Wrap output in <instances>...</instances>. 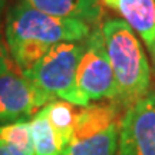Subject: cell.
<instances>
[{
	"label": "cell",
	"mask_w": 155,
	"mask_h": 155,
	"mask_svg": "<svg viewBox=\"0 0 155 155\" xmlns=\"http://www.w3.org/2000/svg\"><path fill=\"white\" fill-rule=\"evenodd\" d=\"M119 155H155V91L129 106L119 122Z\"/></svg>",
	"instance_id": "5"
},
{
	"label": "cell",
	"mask_w": 155,
	"mask_h": 155,
	"mask_svg": "<svg viewBox=\"0 0 155 155\" xmlns=\"http://www.w3.org/2000/svg\"><path fill=\"white\" fill-rule=\"evenodd\" d=\"M119 150V122L112 124L101 132L75 139L62 155H116Z\"/></svg>",
	"instance_id": "10"
},
{
	"label": "cell",
	"mask_w": 155,
	"mask_h": 155,
	"mask_svg": "<svg viewBox=\"0 0 155 155\" xmlns=\"http://www.w3.org/2000/svg\"><path fill=\"white\" fill-rule=\"evenodd\" d=\"M78 106H88L92 101L118 99V86L102 28L91 30L83 40V50L75 78Z\"/></svg>",
	"instance_id": "3"
},
{
	"label": "cell",
	"mask_w": 155,
	"mask_h": 155,
	"mask_svg": "<svg viewBox=\"0 0 155 155\" xmlns=\"http://www.w3.org/2000/svg\"><path fill=\"white\" fill-rule=\"evenodd\" d=\"M88 23L76 19L56 17L19 2L6 17L5 36L7 49L32 45L50 49L62 42H82L89 36Z\"/></svg>",
	"instance_id": "2"
},
{
	"label": "cell",
	"mask_w": 155,
	"mask_h": 155,
	"mask_svg": "<svg viewBox=\"0 0 155 155\" xmlns=\"http://www.w3.org/2000/svg\"><path fill=\"white\" fill-rule=\"evenodd\" d=\"M116 122H121V118H119V106L115 102L91 104L88 106H83V109H79L78 114L72 141L95 135Z\"/></svg>",
	"instance_id": "9"
},
{
	"label": "cell",
	"mask_w": 155,
	"mask_h": 155,
	"mask_svg": "<svg viewBox=\"0 0 155 155\" xmlns=\"http://www.w3.org/2000/svg\"><path fill=\"white\" fill-rule=\"evenodd\" d=\"M82 50L83 40L53 45L43 58L23 75L43 92L78 106L75 78Z\"/></svg>",
	"instance_id": "4"
},
{
	"label": "cell",
	"mask_w": 155,
	"mask_h": 155,
	"mask_svg": "<svg viewBox=\"0 0 155 155\" xmlns=\"http://www.w3.org/2000/svg\"><path fill=\"white\" fill-rule=\"evenodd\" d=\"M6 3H7V0H0V12L3 10V9H5Z\"/></svg>",
	"instance_id": "16"
},
{
	"label": "cell",
	"mask_w": 155,
	"mask_h": 155,
	"mask_svg": "<svg viewBox=\"0 0 155 155\" xmlns=\"http://www.w3.org/2000/svg\"><path fill=\"white\" fill-rule=\"evenodd\" d=\"M9 72H12V58L9 55L6 45L0 38V76Z\"/></svg>",
	"instance_id": "14"
},
{
	"label": "cell",
	"mask_w": 155,
	"mask_h": 155,
	"mask_svg": "<svg viewBox=\"0 0 155 155\" xmlns=\"http://www.w3.org/2000/svg\"><path fill=\"white\" fill-rule=\"evenodd\" d=\"M101 28L118 86L116 101L128 109L150 94V62L141 40L125 20L108 19Z\"/></svg>",
	"instance_id": "1"
},
{
	"label": "cell",
	"mask_w": 155,
	"mask_h": 155,
	"mask_svg": "<svg viewBox=\"0 0 155 155\" xmlns=\"http://www.w3.org/2000/svg\"><path fill=\"white\" fill-rule=\"evenodd\" d=\"M141 36L155 69V0H101Z\"/></svg>",
	"instance_id": "7"
},
{
	"label": "cell",
	"mask_w": 155,
	"mask_h": 155,
	"mask_svg": "<svg viewBox=\"0 0 155 155\" xmlns=\"http://www.w3.org/2000/svg\"><path fill=\"white\" fill-rule=\"evenodd\" d=\"M53 101L56 98L38 88L23 73L12 71L0 76V122L22 121Z\"/></svg>",
	"instance_id": "6"
},
{
	"label": "cell",
	"mask_w": 155,
	"mask_h": 155,
	"mask_svg": "<svg viewBox=\"0 0 155 155\" xmlns=\"http://www.w3.org/2000/svg\"><path fill=\"white\" fill-rule=\"evenodd\" d=\"M38 10L56 17L95 23L102 13L101 0H20Z\"/></svg>",
	"instance_id": "8"
},
{
	"label": "cell",
	"mask_w": 155,
	"mask_h": 155,
	"mask_svg": "<svg viewBox=\"0 0 155 155\" xmlns=\"http://www.w3.org/2000/svg\"><path fill=\"white\" fill-rule=\"evenodd\" d=\"M0 144L19 155H36L28 121H16L0 127Z\"/></svg>",
	"instance_id": "13"
},
{
	"label": "cell",
	"mask_w": 155,
	"mask_h": 155,
	"mask_svg": "<svg viewBox=\"0 0 155 155\" xmlns=\"http://www.w3.org/2000/svg\"><path fill=\"white\" fill-rule=\"evenodd\" d=\"M33 148L36 155H62L63 147L61 139L52 128L49 119L46 118L42 109L35 114L33 119L29 122Z\"/></svg>",
	"instance_id": "12"
},
{
	"label": "cell",
	"mask_w": 155,
	"mask_h": 155,
	"mask_svg": "<svg viewBox=\"0 0 155 155\" xmlns=\"http://www.w3.org/2000/svg\"><path fill=\"white\" fill-rule=\"evenodd\" d=\"M116 155H119V152H118V154H116Z\"/></svg>",
	"instance_id": "17"
},
{
	"label": "cell",
	"mask_w": 155,
	"mask_h": 155,
	"mask_svg": "<svg viewBox=\"0 0 155 155\" xmlns=\"http://www.w3.org/2000/svg\"><path fill=\"white\" fill-rule=\"evenodd\" d=\"M0 155H19L17 152H15V151L9 150L7 147H5V145L0 144Z\"/></svg>",
	"instance_id": "15"
},
{
	"label": "cell",
	"mask_w": 155,
	"mask_h": 155,
	"mask_svg": "<svg viewBox=\"0 0 155 155\" xmlns=\"http://www.w3.org/2000/svg\"><path fill=\"white\" fill-rule=\"evenodd\" d=\"M42 112L49 119L50 125L55 129L56 135L59 137L63 151H65V148L71 144L73 138L75 124H76V118L79 114L78 106L61 99L45 105L42 108Z\"/></svg>",
	"instance_id": "11"
}]
</instances>
